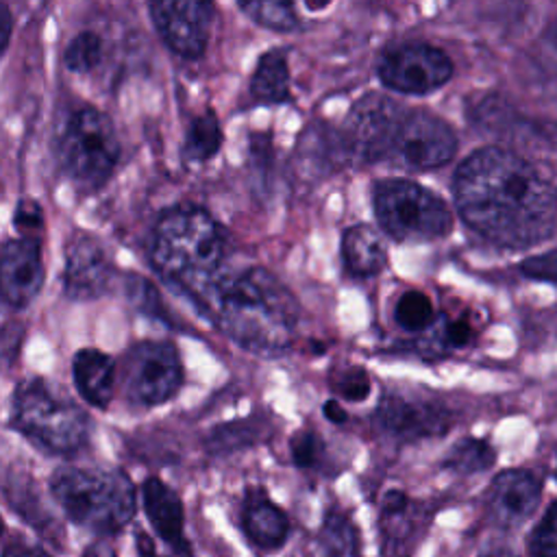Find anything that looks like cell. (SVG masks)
I'll list each match as a JSON object with an SVG mask.
<instances>
[{"label":"cell","instance_id":"44","mask_svg":"<svg viewBox=\"0 0 557 557\" xmlns=\"http://www.w3.org/2000/svg\"><path fill=\"white\" fill-rule=\"evenodd\" d=\"M4 531V522H2V518H0V533Z\"/></svg>","mask_w":557,"mask_h":557},{"label":"cell","instance_id":"27","mask_svg":"<svg viewBox=\"0 0 557 557\" xmlns=\"http://www.w3.org/2000/svg\"><path fill=\"white\" fill-rule=\"evenodd\" d=\"M104 57V41L94 30L78 33L63 52V63L70 72L87 74L100 65Z\"/></svg>","mask_w":557,"mask_h":557},{"label":"cell","instance_id":"11","mask_svg":"<svg viewBox=\"0 0 557 557\" xmlns=\"http://www.w3.org/2000/svg\"><path fill=\"white\" fill-rule=\"evenodd\" d=\"M403 115L400 104L379 91L359 98L346 115L342 131L348 157L372 163L392 154Z\"/></svg>","mask_w":557,"mask_h":557},{"label":"cell","instance_id":"8","mask_svg":"<svg viewBox=\"0 0 557 557\" xmlns=\"http://www.w3.org/2000/svg\"><path fill=\"white\" fill-rule=\"evenodd\" d=\"M122 383L126 398L139 407L168 403L183 383V366L174 344L139 342L122 361Z\"/></svg>","mask_w":557,"mask_h":557},{"label":"cell","instance_id":"28","mask_svg":"<svg viewBox=\"0 0 557 557\" xmlns=\"http://www.w3.org/2000/svg\"><path fill=\"white\" fill-rule=\"evenodd\" d=\"M239 9L259 26L270 30H294L298 26V15L292 2H270V0H255V2H239Z\"/></svg>","mask_w":557,"mask_h":557},{"label":"cell","instance_id":"10","mask_svg":"<svg viewBox=\"0 0 557 557\" xmlns=\"http://www.w3.org/2000/svg\"><path fill=\"white\" fill-rule=\"evenodd\" d=\"M448 54L431 44L411 41L385 50L376 63L379 81L400 94H431L453 76Z\"/></svg>","mask_w":557,"mask_h":557},{"label":"cell","instance_id":"2","mask_svg":"<svg viewBox=\"0 0 557 557\" xmlns=\"http://www.w3.org/2000/svg\"><path fill=\"white\" fill-rule=\"evenodd\" d=\"M194 305L248 352L276 357L294 342L298 305L263 265H231L226 259Z\"/></svg>","mask_w":557,"mask_h":557},{"label":"cell","instance_id":"16","mask_svg":"<svg viewBox=\"0 0 557 557\" xmlns=\"http://www.w3.org/2000/svg\"><path fill=\"white\" fill-rule=\"evenodd\" d=\"M41 244L15 237L0 244V300L13 309L28 307L44 287Z\"/></svg>","mask_w":557,"mask_h":557},{"label":"cell","instance_id":"3","mask_svg":"<svg viewBox=\"0 0 557 557\" xmlns=\"http://www.w3.org/2000/svg\"><path fill=\"white\" fill-rule=\"evenodd\" d=\"M148 252L161 278L196 302L228 259V244L226 233L209 211L178 205L159 215Z\"/></svg>","mask_w":557,"mask_h":557},{"label":"cell","instance_id":"41","mask_svg":"<svg viewBox=\"0 0 557 557\" xmlns=\"http://www.w3.org/2000/svg\"><path fill=\"white\" fill-rule=\"evenodd\" d=\"M479 557H520V555H518V550L511 544H503L500 542V544H492V546L483 548Z\"/></svg>","mask_w":557,"mask_h":557},{"label":"cell","instance_id":"4","mask_svg":"<svg viewBox=\"0 0 557 557\" xmlns=\"http://www.w3.org/2000/svg\"><path fill=\"white\" fill-rule=\"evenodd\" d=\"M50 494L76 527L113 537L137 513V487L122 470L61 466L50 476Z\"/></svg>","mask_w":557,"mask_h":557},{"label":"cell","instance_id":"19","mask_svg":"<svg viewBox=\"0 0 557 557\" xmlns=\"http://www.w3.org/2000/svg\"><path fill=\"white\" fill-rule=\"evenodd\" d=\"M72 376L83 400L98 409H107L115 392V361L98 350L83 348L72 359Z\"/></svg>","mask_w":557,"mask_h":557},{"label":"cell","instance_id":"32","mask_svg":"<svg viewBox=\"0 0 557 557\" xmlns=\"http://www.w3.org/2000/svg\"><path fill=\"white\" fill-rule=\"evenodd\" d=\"M126 296L133 302V307L137 311H141L144 315L168 320V311L163 307V300H161L159 292L144 276H135V274L128 276V281H126Z\"/></svg>","mask_w":557,"mask_h":557},{"label":"cell","instance_id":"7","mask_svg":"<svg viewBox=\"0 0 557 557\" xmlns=\"http://www.w3.org/2000/svg\"><path fill=\"white\" fill-rule=\"evenodd\" d=\"M374 213L396 242H433L453 231V211L444 198L409 178L374 185Z\"/></svg>","mask_w":557,"mask_h":557},{"label":"cell","instance_id":"6","mask_svg":"<svg viewBox=\"0 0 557 557\" xmlns=\"http://www.w3.org/2000/svg\"><path fill=\"white\" fill-rule=\"evenodd\" d=\"M54 152L63 174L78 189L96 191L111 178L122 146L111 117L87 104L67 115L57 135Z\"/></svg>","mask_w":557,"mask_h":557},{"label":"cell","instance_id":"25","mask_svg":"<svg viewBox=\"0 0 557 557\" xmlns=\"http://www.w3.org/2000/svg\"><path fill=\"white\" fill-rule=\"evenodd\" d=\"M222 146V128L218 115L207 109L196 115L185 133L183 141V157L187 161H209Z\"/></svg>","mask_w":557,"mask_h":557},{"label":"cell","instance_id":"38","mask_svg":"<svg viewBox=\"0 0 557 557\" xmlns=\"http://www.w3.org/2000/svg\"><path fill=\"white\" fill-rule=\"evenodd\" d=\"M135 555H137V557H161V555L157 553L154 540H152L146 531H137V533H135Z\"/></svg>","mask_w":557,"mask_h":557},{"label":"cell","instance_id":"21","mask_svg":"<svg viewBox=\"0 0 557 557\" xmlns=\"http://www.w3.org/2000/svg\"><path fill=\"white\" fill-rule=\"evenodd\" d=\"M292 74L287 63V52L283 48H272L257 59L255 72L250 76V96L261 104L289 102L292 96Z\"/></svg>","mask_w":557,"mask_h":557},{"label":"cell","instance_id":"15","mask_svg":"<svg viewBox=\"0 0 557 557\" xmlns=\"http://www.w3.org/2000/svg\"><path fill=\"white\" fill-rule=\"evenodd\" d=\"M237 524L244 542L259 555L283 550L292 535L287 511L270 496L263 485H248L237 509Z\"/></svg>","mask_w":557,"mask_h":557},{"label":"cell","instance_id":"34","mask_svg":"<svg viewBox=\"0 0 557 557\" xmlns=\"http://www.w3.org/2000/svg\"><path fill=\"white\" fill-rule=\"evenodd\" d=\"M520 272H522L527 278L553 283V281H555V250L548 248V250L542 252V255L527 257V259L520 263Z\"/></svg>","mask_w":557,"mask_h":557},{"label":"cell","instance_id":"1","mask_svg":"<svg viewBox=\"0 0 557 557\" xmlns=\"http://www.w3.org/2000/svg\"><path fill=\"white\" fill-rule=\"evenodd\" d=\"M455 207L479 237L503 248H529L555 233L553 176L500 146L468 154L453 176Z\"/></svg>","mask_w":557,"mask_h":557},{"label":"cell","instance_id":"33","mask_svg":"<svg viewBox=\"0 0 557 557\" xmlns=\"http://www.w3.org/2000/svg\"><path fill=\"white\" fill-rule=\"evenodd\" d=\"M331 385L342 398L359 403L370 394V374L361 366H348L333 376Z\"/></svg>","mask_w":557,"mask_h":557},{"label":"cell","instance_id":"5","mask_svg":"<svg viewBox=\"0 0 557 557\" xmlns=\"http://www.w3.org/2000/svg\"><path fill=\"white\" fill-rule=\"evenodd\" d=\"M11 426L35 448L61 457L83 450L91 435L85 409L44 379L22 381L15 387Z\"/></svg>","mask_w":557,"mask_h":557},{"label":"cell","instance_id":"24","mask_svg":"<svg viewBox=\"0 0 557 557\" xmlns=\"http://www.w3.org/2000/svg\"><path fill=\"white\" fill-rule=\"evenodd\" d=\"M431 335L424 342V348L431 352V357H442L446 352L468 348L474 337L476 329L468 315H442L440 320L429 326Z\"/></svg>","mask_w":557,"mask_h":557},{"label":"cell","instance_id":"40","mask_svg":"<svg viewBox=\"0 0 557 557\" xmlns=\"http://www.w3.org/2000/svg\"><path fill=\"white\" fill-rule=\"evenodd\" d=\"M322 411H324V416H326V420H331L333 424H344L346 422V418H348V413H346V409L337 403V400H326L324 403V407H322Z\"/></svg>","mask_w":557,"mask_h":557},{"label":"cell","instance_id":"43","mask_svg":"<svg viewBox=\"0 0 557 557\" xmlns=\"http://www.w3.org/2000/svg\"><path fill=\"white\" fill-rule=\"evenodd\" d=\"M161 557H194V550H178V553H168Z\"/></svg>","mask_w":557,"mask_h":557},{"label":"cell","instance_id":"12","mask_svg":"<svg viewBox=\"0 0 557 557\" xmlns=\"http://www.w3.org/2000/svg\"><path fill=\"white\" fill-rule=\"evenodd\" d=\"M457 152L453 126L424 109L405 111L398 126L392 154L411 170H435L446 165Z\"/></svg>","mask_w":557,"mask_h":557},{"label":"cell","instance_id":"26","mask_svg":"<svg viewBox=\"0 0 557 557\" xmlns=\"http://www.w3.org/2000/svg\"><path fill=\"white\" fill-rule=\"evenodd\" d=\"M437 313L431 298L424 292L409 289L398 296L394 305V320L403 331L422 333L435 322Z\"/></svg>","mask_w":557,"mask_h":557},{"label":"cell","instance_id":"39","mask_svg":"<svg viewBox=\"0 0 557 557\" xmlns=\"http://www.w3.org/2000/svg\"><path fill=\"white\" fill-rule=\"evenodd\" d=\"M81 557H120V555L107 540H96L85 546Z\"/></svg>","mask_w":557,"mask_h":557},{"label":"cell","instance_id":"17","mask_svg":"<svg viewBox=\"0 0 557 557\" xmlns=\"http://www.w3.org/2000/svg\"><path fill=\"white\" fill-rule=\"evenodd\" d=\"M113 281V263L104 246L89 233H74L65 246L63 289L74 300L102 296Z\"/></svg>","mask_w":557,"mask_h":557},{"label":"cell","instance_id":"18","mask_svg":"<svg viewBox=\"0 0 557 557\" xmlns=\"http://www.w3.org/2000/svg\"><path fill=\"white\" fill-rule=\"evenodd\" d=\"M137 498L148 527L152 529L154 537L170 548V553L191 550V542L185 533V505L172 485H168L161 476H148L144 479Z\"/></svg>","mask_w":557,"mask_h":557},{"label":"cell","instance_id":"22","mask_svg":"<svg viewBox=\"0 0 557 557\" xmlns=\"http://www.w3.org/2000/svg\"><path fill=\"white\" fill-rule=\"evenodd\" d=\"M315 542L322 557H361L359 529L342 507H329L324 511Z\"/></svg>","mask_w":557,"mask_h":557},{"label":"cell","instance_id":"14","mask_svg":"<svg viewBox=\"0 0 557 557\" xmlns=\"http://www.w3.org/2000/svg\"><path fill=\"white\" fill-rule=\"evenodd\" d=\"M542 490V476L529 468L498 472L485 492L487 520L505 531L520 529L540 509Z\"/></svg>","mask_w":557,"mask_h":557},{"label":"cell","instance_id":"35","mask_svg":"<svg viewBox=\"0 0 557 557\" xmlns=\"http://www.w3.org/2000/svg\"><path fill=\"white\" fill-rule=\"evenodd\" d=\"M15 224L24 233L22 237H30L28 235L30 231H39L41 224H44V215H41L39 205L33 202V200H22L17 205V211H15Z\"/></svg>","mask_w":557,"mask_h":557},{"label":"cell","instance_id":"36","mask_svg":"<svg viewBox=\"0 0 557 557\" xmlns=\"http://www.w3.org/2000/svg\"><path fill=\"white\" fill-rule=\"evenodd\" d=\"M2 557H52L50 553H46L39 546L26 544V542H11L4 546Z\"/></svg>","mask_w":557,"mask_h":557},{"label":"cell","instance_id":"9","mask_svg":"<svg viewBox=\"0 0 557 557\" xmlns=\"http://www.w3.org/2000/svg\"><path fill=\"white\" fill-rule=\"evenodd\" d=\"M374 420L385 435L403 444L442 437L455 422L453 411L442 400L396 387L381 396Z\"/></svg>","mask_w":557,"mask_h":557},{"label":"cell","instance_id":"23","mask_svg":"<svg viewBox=\"0 0 557 557\" xmlns=\"http://www.w3.org/2000/svg\"><path fill=\"white\" fill-rule=\"evenodd\" d=\"M494 463H496V450L487 440H481V437L457 440L442 459L444 470L461 476L481 474L490 470Z\"/></svg>","mask_w":557,"mask_h":557},{"label":"cell","instance_id":"30","mask_svg":"<svg viewBox=\"0 0 557 557\" xmlns=\"http://www.w3.org/2000/svg\"><path fill=\"white\" fill-rule=\"evenodd\" d=\"M289 455L296 468L320 470L326 459V446L315 429H300L289 440Z\"/></svg>","mask_w":557,"mask_h":557},{"label":"cell","instance_id":"31","mask_svg":"<svg viewBox=\"0 0 557 557\" xmlns=\"http://www.w3.org/2000/svg\"><path fill=\"white\" fill-rule=\"evenodd\" d=\"M259 440V429L255 426L252 420H237L218 426L211 437H209V448L215 455L233 453L246 446H252Z\"/></svg>","mask_w":557,"mask_h":557},{"label":"cell","instance_id":"29","mask_svg":"<svg viewBox=\"0 0 557 557\" xmlns=\"http://www.w3.org/2000/svg\"><path fill=\"white\" fill-rule=\"evenodd\" d=\"M527 557H557V503L548 500L527 535Z\"/></svg>","mask_w":557,"mask_h":557},{"label":"cell","instance_id":"13","mask_svg":"<svg viewBox=\"0 0 557 557\" xmlns=\"http://www.w3.org/2000/svg\"><path fill=\"white\" fill-rule=\"evenodd\" d=\"M215 7L202 0H161L150 4V15L161 39L183 59L205 52Z\"/></svg>","mask_w":557,"mask_h":557},{"label":"cell","instance_id":"37","mask_svg":"<svg viewBox=\"0 0 557 557\" xmlns=\"http://www.w3.org/2000/svg\"><path fill=\"white\" fill-rule=\"evenodd\" d=\"M11 33H13V15L4 4H0V59L4 57V52L9 48Z\"/></svg>","mask_w":557,"mask_h":557},{"label":"cell","instance_id":"20","mask_svg":"<svg viewBox=\"0 0 557 557\" xmlns=\"http://www.w3.org/2000/svg\"><path fill=\"white\" fill-rule=\"evenodd\" d=\"M342 259L352 276H374L387 263V252L376 228L355 224L342 235Z\"/></svg>","mask_w":557,"mask_h":557},{"label":"cell","instance_id":"42","mask_svg":"<svg viewBox=\"0 0 557 557\" xmlns=\"http://www.w3.org/2000/svg\"><path fill=\"white\" fill-rule=\"evenodd\" d=\"M305 7H307L309 11H320V9H326L329 2H305Z\"/></svg>","mask_w":557,"mask_h":557}]
</instances>
